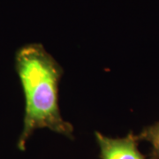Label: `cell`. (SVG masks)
<instances>
[{"instance_id": "1", "label": "cell", "mask_w": 159, "mask_h": 159, "mask_svg": "<svg viewBox=\"0 0 159 159\" xmlns=\"http://www.w3.org/2000/svg\"><path fill=\"white\" fill-rule=\"evenodd\" d=\"M14 63L25 102L18 149L25 151L30 138L39 129L74 140V125L63 118L59 108L58 88L63 75L59 63L40 43L20 47Z\"/></svg>"}, {"instance_id": "2", "label": "cell", "mask_w": 159, "mask_h": 159, "mask_svg": "<svg viewBox=\"0 0 159 159\" xmlns=\"http://www.w3.org/2000/svg\"><path fill=\"white\" fill-rule=\"evenodd\" d=\"M101 159H150L141 152L136 134L130 132L125 136L111 137L95 132Z\"/></svg>"}, {"instance_id": "3", "label": "cell", "mask_w": 159, "mask_h": 159, "mask_svg": "<svg viewBox=\"0 0 159 159\" xmlns=\"http://www.w3.org/2000/svg\"><path fill=\"white\" fill-rule=\"evenodd\" d=\"M136 135L140 142L143 141L150 145L149 158L159 159V122L145 126Z\"/></svg>"}]
</instances>
